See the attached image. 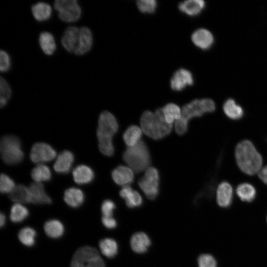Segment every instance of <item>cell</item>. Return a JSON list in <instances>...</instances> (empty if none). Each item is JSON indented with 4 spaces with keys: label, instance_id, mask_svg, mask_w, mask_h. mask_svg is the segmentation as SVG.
Instances as JSON below:
<instances>
[{
    "label": "cell",
    "instance_id": "1",
    "mask_svg": "<svg viewBox=\"0 0 267 267\" xmlns=\"http://www.w3.org/2000/svg\"><path fill=\"white\" fill-rule=\"evenodd\" d=\"M119 129L118 122L114 116L108 111L102 112L99 115L96 135L98 148L101 153L111 157L114 154L113 136Z\"/></svg>",
    "mask_w": 267,
    "mask_h": 267
},
{
    "label": "cell",
    "instance_id": "2",
    "mask_svg": "<svg viewBox=\"0 0 267 267\" xmlns=\"http://www.w3.org/2000/svg\"><path fill=\"white\" fill-rule=\"evenodd\" d=\"M235 156L239 169L247 175L258 173L262 169V157L249 140H243L237 145Z\"/></svg>",
    "mask_w": 267,
    "mask_h": 267
},
{
    "label": "cell",
    "instance_id": "3",
    "mask_svg": "<svg viewBox=\"0 0 267 267\" xmlns=\"http://www.w3.org/2000/svg\"><path fill=\"white\" fill-rule=\"evenodd\" d=\"M140 123L144 133L155 140L165 137L172 129V124L166 122L161 108H158L154 113L144 111L140 117Z\"/></svg>",
    "mask_w": 267,
    "mask_h": 267
},
{
    "label": "cell",
    "instance_id": "4",
    "mask_svg": "<svg viewBox=\"0 0 267 267\" xmlns=\"http://www.w3.org/2000/svg\"><path fill=\"white\" fill-rule=\"evenodd\" d=\"M123 159L136 173L147 169L151 163L148 148L142 140H140L134 146L127 148L123 153Z\"/></svg>",
    "mask_w": 267,
    "mask_h": 267
},
{
    "label": "cell",
    "instance_id": "5",
    "mask_svg": "<svg viewBox=\"0 0 267 267\" xmlns=\"http://www.w3.org/2000/svg\"><path fill=\"white\" fill-rule=\"evenodd\" d=\"M1 158L8 165H15L20 163L24 158L20 139L16 136H3L0 143Z\"/></svg>",
    "mask_w": 267,
    "mask_h": 267
},
{
    "label": "cell",
    "instance_id": "6",
    "mask_svg": "<svg viewBox=\"0 0 267 267\" xmlns=\"http://www.w3.org/2000/svg\"><path fill=\"white\" fill-rule=\"evenodd\" d=\"M71 267H105V264L96 249L85 246L74 253Z\"/></svg>",
    "mask_w": 267,
    "mask_h": 267
},
{
    "label": "cell",
    "instance_id": "7",
    "mask_svg": "<svg viewBox=\"0 0 267 267\" xmlns=\"http://www.w3.org/2000/svg\"><path fill=\"white\" fill-rule=\"evenodd\" d=\"M160 176L158 170L155 167H148L144 176L138 181L140 188L150 200H154L159 193Z\"/></svg>",
    "mask_w": 267,
    "mask_h": 267
},
{
    "label": "cell",
    "instance_id": "8",
    "mask_svg": "<svg viewBox=\"0 0 267 267\" xmlns=\"http://www.w3.org/2000/svg\"><path fill=\"white\" fill-rule=\"evenodd\" d=\"M215 110L214 102L208 98L195 99L184 105L181 110V118L188 122L194 117L202 116L204 114Z\"/></svg>",
    "mask_w": 267,
    "mask_h": 267
},
{
    "label": "cell",
    "instance_id": "9",
    "mask_svg": "<svg viewBox=\"0 0 267 267\" xmlns=\"http://www.w3.org/2000/svg\"><path fill=\"white\" fill-rule=\"evenodd\" d=\"M53 5L59 18L63 21L75 22L81 16L82 9L77 0H56Z\"/></svg>",
    "mask_w": 267,
    "mask_h": 267
},
{
    "label": "cell",
    "instance_id": "10",
    "mask_svg": "<svg viewBox=\"0 0 267 267\" xmlns=\"http://www.w3.org/2000/svg\"><path fill=\"white\" fill-rule=\"evenodd\" d=\"M56 156V152L55 149L50 145L44 142L35 143L30 153L31 160L39 164L51 161Z\"/></svg>",
    "mask_w": 267,
    "mask_h": 267
},
{
    "label": "cell",
    "instance_id": "11",
    "mask_svg": "<svg viewBox=\"0 0 267 267\" xmlns=\"http://www.w3.org/2000/svg\"><path fill=\"white\" fill-rule=\"evenodd\" d=\"M80 28L74 26L68 27L61 38V44L68 52H74L79 43Z\"/></svg>",
    "mask_w": 267,
    "mask_h": 267
},
{
    "label": "cell",
    "instance_id": "12",
    "mask_svg": "<svg viewBox=\"0 0 267 267\" xmlns=\"http://www.w3.org/2000/svg\"><path fill=\"white\" fill-rule=\"evenodd\" d=\"M170 83L171 87L174 90H181L187 86L193 84L192 75L190 72L185 69H180L174 73Z\"/></svg>",
    "mask_w": 267,
    "mask_h": 267
},
{
    "label": "cell",
    "instance_id": "13",
    "mask_svg": "<svg viewBox=\"0 0 267 267\" xmlns=\"http://www.w3.org/2000/svg\"><path fill=\"white\" fill-rule=\"evenodd\" d=\"M30 203L36 205L49 204L52 200L46 193L44 185L39 182H34L29 187Z\"/></svg>",
    "mask_w": 267,
    "mask_h": 267
},
{
    "label": "cell",
    "instance_id": "14",
    "mask_svg": "<svg viewBox=\"0 0 267 267\" xmlns=\"http://www.w3.org/2000/svg\"><path fill=\"white\" fill-rule=\"evenodd\" d=\"M111 177L115 183L119 185H125L134 181V174L129 167L118 166L111 172Z\"/></svg>",
    "mask_w": 267,
    "mask_h": 267
},
{
    "label": "cell",
    "instance_id": "15",
    "mask_svg": "<svg viewBox=\"0 0 267 267\" xmlns=\"http://www.w3.org/2000/svg\"><path fill=\"white\" fill-rule=\"evenodd\" d=\"M92 33L89 28L86 26L81 27L78 44L74 53L82 55L89 51L92 44Z\"/></svg>",
    "mask_w": 267,
    "mask_h": 267
},
{
    "label": "cell",
    "instance_id": "16",
    "mask_svg": "<svg viewBox=\"0 0 267 267\" xmlns=\"http://www.w3.org/2000/svg\"><path fill=\"white\" fill-rule=\"evenodd\" d=\"M233 189L227 182H221L218 186L216 192V199L218 205L222 208L229 207L232 201Z\"/></svg>",
    "mask_w": 267,
    "mask_h": 267
},
{
    "label": "cell",
    "instance_id": "17",
    "mask_svg": "<svg viewBox=\"0 0 267 267\" xmlns=\"http://www.w3.org/2000/svg\"><path fill=\"white\" fill-rule=\"evenodd\" d=\"M151 240L144 232H138L131 237L130 245L132 249L138 254H143L147 252L151 245Z\"/></svg>",
    "mask_w": 267,
    "mask_h": 267
},
{
    "label": "cell",
    "instance_id": "18",
    "mask_svg": "<svg viewBox=\"0 0 267 267\" xmlns=\"http://www.w3.org/2000/svg\"><path fill=\"white\" fill-rule=\"evenodd\" d=\"M74 161V154L69 150H64L60 153L53 165V169L59 174L68 173Z\"/></svg>",
    "mask_w": 267,
    "mask_h": 267
},
{
    "label": "cell",
    "instance_id": "19",
    "mask_svg": "<svg viewBox=\"0 0 267 267\" xmlns=\"http://www.w3.org/2000/svg\"><path fill=\"white\" fill-rule=\"evenodd\" d=\"M119 195L125 199L127 206L130 208L138 207L142 204L143 200L140 194L129 185L124 186Z\"/></svg>",
    "mask_w": 267,
    "mask_h": 267
},
{
    "label": "cell",
    "instance_id": "20",
    "mask_svg": "<svg viewBox=\"0 0 267 267\" xmlns=\"http://www.w3.org/2000/svg\"><path fill=\"white\" fill-rule=\"evenodd\" d=\"M73 179L78 184H85L91 182L94 178V173L89 167L80 165L73 171Z\"/></svg>",
    "mask_w": 267,
    "mask_h": 267
},
{
    "label": "cell",
    "instance_id": "21",
    "mask_svg": "<svg viewBox=\"0 0 267 267\" xmlns=\"http://www.w3.org/2000/svg\"><path fill=\"white\" fill-rule=\"evenodd\" d=\"M191 39L195 45L203 49L209 48L214 41L212 34L205 29L195 31L192 35Z\"/></svg>",
    "mask_w": 267,
    "mask_h": 267
},
{
    "label": "cell",
    "instance_id": "22",
    "mask_svg": "<svg viewBox=\"0 0 267 267\" xmlns=\"http://www.w3.org/2000/svg\"><path fill=\"white\" fill-rule=\"evenodd\" d=\"M63 199L65 202L69 206L77 208L83 204L85 199V195L80 189L71 187L65 191Z\"/></svg>",
    "mask_w": 267,
    "mask_h": 267
},
{
    "label": "cell",
    "instance_id": "23",
    "mask_svg": "<svg viewBox=\"0 0 267 267\" xmlns=\"http://www.w3.org/2000/svg\"><path fill=\"white\" fill-rule=\"evenodd\" d=\"M205 1L202 0H188L178 4L179 9L188 15L199 14L205 7Z\"/></svg>",
    "mask_w": 267,
    "mask_h": 267
},
{
    "label": "cell",
    "instance_id": "24",
    "mask_svg": "<svg viewBox=\"0 0 267 267\" xmlns=\"http://www.w3.org/2000/svg\"><path fill=\"white\" fill-rule=\"evenodd\" d=\"M31 10L34 18L39 21L47 20L51 16L52 9L49 4L43 1L33 4Z\"/></svg>",
    "mask_w": 267,
    "mask_h": 267
},
{
    "label": "cell",
    "instance_id": "25",
    "mask_svg": "<svg viewBox=\"0 0 267 267\" xmlns=\"http://www.w3.org/2000/svg\"><path fill=\"white\" fill-rule=\"evenodd\" d=\"M45 234L52 238H58L64 232V225L61 222L55 219L46 221L44 226Z\"/></svg>",
    "mask_w": 267,
    "mask_h": 267
},
{
    "label": "cell",
    "instance_id": "26",
    "mask_svg": "<svg viewBox=\"0 0 267 267\" xmlns=\"http://www.w3.org/2000/svg\"><path fill=\"white\" fill-rule=\"evenodd\" d=\"M39 42L43 51L46 55H51L56 49L54 38L49 32H42L39 36Z\"/></svg>",
    "mask_w": 267,
    "mask_h": 267
},
{
    "label": "cell",
    "instance_id": "27",
    "mask_svg": "<svg viewBox=\"0 0 267 267\" xmlns=\"http://www.w3.org/2000/svg\"><path fill=\"white\" fill-rule=\"evenodd\" d=\"M9 199L16 203H30V191L29 187L22 184L15 186L9 194Z\"/></svg>",
    "mask_w": 267,
    "mask_h": 267
},
{
    "label": "cell",
    "instance_id": "28",
    "mask_svg": "<svg viewBox=\"0 0 267 267\" xmlns=\"http://www.w3.org/2000/svg\"><path fill=\"white\" fill-rule=\"evenodd\" d=\"M141 136L142 131L140 128L135 125H132L124 133L123 138L127 146L132 147L140 140Z\"/></svg>",
    "mask_w": 267,
    "mask_h": 267
},
{
    "label": "cell",
    "instance_id": "29",
    "mask_svg": "<svg viewBox=\"0 0 267 267\" xmlns=\"http://www.w3.org/2000/svg\"><path fill=\"white\" fill-rule=\"evenodd\" d=\"M101 253L108 258H113L117 254L118 245L117 242L110 238H105L99 242Z\"/></svg>",
    "mask_w": 267,
    "mask_h": 267
},
{
    "label": "cell",
    "instance_id": "30",
    "mask_svg": "<svg viewBox=\"0 0 267 267\" xmlns=\"http://www.w3.org/2000/svg\"><path fill=\"white\" fill-rule=\"evenodd\" d=\"M236 192L243 201L250 202L255 198L256 191L254 187L248 183H242L238 185Z\"/></svg>",
    "mask_w": 267,
    "mask_h": 267
},
{
    "label": "cell",
    "instance_id": "31",
    "mask_svg": "<svg viewBox=\"0 0 267 267\" xmlns=\"http://www.w3.org/2000/svg\"><path fill=\"white\" fill-rule=\"evenodd\" d=\"M32 178L36 182L49 181L51 178V173L47 166L43 164H38L31 171Z\"/></svg>",
    "mask_w": 267,
    "mask_h": 267
},
{
    "label": "cell",
    "instance_id": "32",
    "mask_svg": "<svg viewBox=\"0 0 267 267\" xmlns=\"http://www.w3.org/2000/svg\"><path fill=\"white\" fill-rule=\"evenodd\" d=\"M223 109L225 115L230 119L237 120L243 115V110L241 106L237 104L234 100L227 99L223 104Z\"/></svg>",
    "mask_w": 267,
    "mask_h": 267
},
{
    "label": "cell",
    "instance_id": "33",
    "mask_svg": "<svg viewBox=\"0 0 267 267\" xmlns=\"http://www.w3.org/2000/svg\"><path fill=\"white\" fill-rule=\"evenodd\" d=\"M162 111L166 122L172 124L175 120L177 121L181 117V111L176 104L170 103L166 104Z\"/></svg>",
    "mask_w": 267,
    "mask_h": 267
},
{
    "label": "cell",
    "instance_id": "34",
    "mask_svg": "<svg viewBox=\"0 0 267 267\" xmlns=\"http://www.w3.org/2000/svg\"><path fill=\"white\" fill-rule=\"evenodd\" d=\"M28 215V209L22 204L15 203L11 208L10 219L13 222H22L27 218Z\"/></svg>",
    "mask_w": 267,
    "mask_h": 267
},
{
    "label": "cell",
    "instance_id": "35",
    "mask_svg": "<svg viewBox=\"0 0 267 267\" xmlns=\"http://www.w3.org/2000/svg\"><path fill=\"white\" fill-rule=\"evenodd\" d=\"M37 233L34 229L26 226L21 229L18 234L19 241L24 245L31 247L35 243Z\"/></svg>",
    "mask_w": 267,
    "mask_h": 267
},
{
    "label": "cell",
    "instance_id": "36",
    "mask_svg": "<svg viewBox=\"0 0 267 267\" xmlns=\"http://www.w3.org/2000/svg\"><path fill=\"white\" fill-rule=\"evenodd\" d=\"M11 95V89L5 80L0 78V106H4Z\"/></svg>",
    "mask_w": 267,
    "mask_h": 267
},
{
    "label": "cell",
    "instance_id": "37",
    "mask_svg": "<svg viewBox=\"0 0 267 267\" xmlns=\"http://www.w3.org/2000/svg\"><path fill=\"white\" fill-rule=\"evenodd\" d=\"M14 181L8 176L1 174L0 178V191L2 193H10L15 187Z\"/></svg>",
    "mask_w": 267,
    "mask_h": 267
},
{
    "label": "cell",
    "instance_id": "38",
    "mask_svg": "<svg viewBox=\"0 0 267 267\" xmlns=\"http://www.w3.org/2000/svg\"><path fill=\"white\" fill-rule=\"evenodd\" d=\"M139 10L144 13H153L157 6V1L155 0H139L136 2Z\"/></svg>",
    "mask_w": 267,
    "mask_h": 267
},
{
    "label": "cell",
    "instance_id": "39",
    "mask_svg": "<svg viewBox=\"0 0 267 267\" xmlns=\"http://www.w3.org/2000/svg\"><path fill=\"white\" fill-rule=\"evenodd\" d=\"M198 267H217V263L215 258L210 254L200 255L197 259Z\"/></svg>",
    "mask_w": 267,
    "mask_h": 267
},
{
    "label": "cell",
    "instance_id": "40",
    "mask_svg": "<svg viewBox=\"0 0 267 267\" xmlns=\"http://www.w3.org/2000/svg\"><path fill=\"white\" fill-rule=\"evenodd\" d=\"M116 208L115 203L110 199L104 200L101 205V211L103 216L112 217L113 211Z\"/></svg>",
    "mask_w": 267,
    "mask_h": 267
},
{
    "label": "cell",
    "instance_id": "41",
    "mask_svg": "<svg viewBox=\"0 0 267 267\" xmlns=\"http://www.w3.org/2000/svg\"><path fill=\"white\" fill-rule=\"evenodd\" d=\"M10 58L8 53L4 50L0 51V70L6 72L10 67Z\"/></svg>",
    "mask_w": 267,
    "mask_h": 267
},
{
    "label": "cell",
    "instance_id": "42",
    "mask_svg": "<svg viewBox=\"0 0 267 267\" xmlns=\"http://www.w3.org/2000/svg\"><path fill=\"white\" fill-rule=\"evenodd\" d=\"M188 129V122L180 118L175 121V130L176 133L179 135L184 134Z\"/></svg>",
    "mask_w": 267,
    "mask_h": 267
},
{
    "label": "cell",
    "instance_id": "43",
    "mask_svg": "<svg viewBox=\"0 0 267 267\" xmlns=\"http://www.w3.org/2000/svg\"><path fill=\"white\" fill-rule=\"evenodd\" d=\"M101 222L103 225L108 229H114L117 225L116 220L112 217L102 216Z\"/></svg>",
    "mask_w": 267,
    "mask_h": 267
},
{
    "label": "cell",
    "instance_id": "44",
    "mask_svg": "<svg viewBox=\"0 0 267 267\" xmlns=\"http://www.w3.org/2000/svg\"><path fill=\"white\" fill-rule=\"evenodd\" d=\"M258 176L263 182L267 184V165L262 168L258 173Z\"/></svg>",
    "mask_w": 267,
    "mask_h": 267
},
{
    "label": "cell",
    "instance_id": "45",
    "mask_svg": "<svg viewBox=\"0 0 267 267\" xmlns=\"http://www.w3.org/2000/svg\"><path fill=\"white\" fill-rule=\"evenodd\" d=\"M5 218L6 217H5V215L3 213H1L0 215V227H2L5 225V221H6V218Z\"/></svg>",
    "mask_w": 267,
    "mask_h": 267
},
{
    "label": "cell",
    "instance_id": "46",
    "mask_svg": "<svg viewBox=\"0 0 267 267\" xmlns=\"http://www.w3.org/2000/svg\"></svg>",
    "mask_w": 267,
    "mask_h": 267
}]
</instances>
